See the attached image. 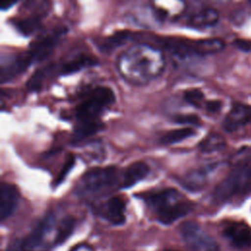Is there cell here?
<instances>
[{"label":"cell","mask_w":251,"mask_h":251,"mask_svg":"<svg viewBox=\"0 0 251 251\" xmlns=\"http://www.w3.org/2000/svg\"><path fill=\"white\" fill-rule=\"evenodd\" d=\"M164 67L162 53L147 45L132 46L118 61L122 75L134 83H143L155 78L163 72Z\"/></svg>","instance_id":"6da1fadb"},{"label":"cell","mask_w":251,"mask_h":251,"mask_svg":"<svg viewBox=\"0 0 251 251\" xmlns=\"http://www.w3.org/2000/svg\"><path fill=\"white\" fill-rule=\"evenodd\" d=\"M149 207L155 213L157 220L170 225L191 211V205L174 188H168L150 195L147 198Z\"/></svg>","instance_id":"7a4b0ae2"},{"label":"cell","mask_w":251,"mask_h":251,"mask_svg":"<svg viewBox=\"0 0 251 251\" xmlns=\"http://www.w3.org/2000/svg\"><path fill=\"white\" fill-rule=\"evenodd\" d=\"M117 176L114 167L93 169L83 175L76 184L75 192L81 197L99 195L115 184Z\"/></svg>","instance_id":"3957f363"},{"label":"cell","mask_w":251,"mask_h":251,"mask_svg":"<svg viewBox=\"0 0 251 251\" xmlns=\"http://www.w3.org/2000/svg\"><path fill=\"white\" fill-rule=\"evenodd\" d=\"M251 194V166L235 169L215 189L214 197L217 201H226L235 196Z\"/></svg>","instance_id":"277c9868"},{"label":"cell","mask_w":251,"mask_h":251,"mask_svg":"<svg viewBox=\"0 0 251 251\" xmlns=\"http://www.w3.org/2000/svg\"><path fill=\"white\" fill-rule=\"evenodd\" d=\"M115 102V95L111 88L96 87L90 95L81 102L75 111L78 121H94L103 110Z\"/></svg>","instance_id":"5b68a950"},{"label":"cell","mask_w":251,"mask_h":251,"mask_svg":"<svg viewBox=\"0 0 251 251\" xmlns=\"http://www.w3.org/2000/svg\"><path fill=\"white\" fill-rule=\"evenodd\" d=\"M54 216L46 215L32 229V231L23 240L12 246L10 251H45L44 244L47 233L51 230L54 224Z\"/></svg>","instance_id":"8992f818"},{"label":"cell","mask_w":251,"mask_h":251,"mask_svg":"<svg viewBox=\"0 0 251 251\" xmlns=\"http://www.w3.org/2000/svg\"><path fill=\"white\" fill-rule=\"evenodd\" d=\"M180 234L191 251H219L216 240L193 222L183 223Z\"/></svg>","instance_id":"52a82bcc"},{"label":"cell","mask_w":251,"mask_h":251,"mask_svg":"<svg viewBox=\"0 0 251 251\" xmlns=\"http://www.w3.org/2000/svg\"><path fill=\"white\" fill-rule=\"evenodd\" d=\"M64 29H56L52 33H49L40 39L34 41L31 45L29 50L27 51L28 56L30 57L32 62L35 61H42L46 59L55 48L57 42L59 41L60 37L64 33Z\"/></svg>","instance_id":"ba28073f"},{"label":"cell","mask_w":251,"mask_h":251,"mask_svg":"<svg viewBox=\"0 0 251 251\" xmlns=\"http://www.w3.org/2000/svg\"><path fill=\"white\" fill-rule=\"evenodd\" d=\"M20 200L18 188L8 182H2L0 187V218L1 221L8 219L16 210Z\"/></svg>","instance_id":"9c48e42d"},{"label":"cell","mask_w":251,"mask_h":251,"mask_svg":"<svg viewBox=\"0 0 251 251\" xmlns=\"http://www.w3.org/2000/svg\"><path fill=\"white\" fill-rule=\"evenodd\" d=\"M32 63L27 52L23 55L13 56L7 58V61H2L1 67V79L2 82L12 79L18 75L25 72L27 67Z\"/></svg>","instance_id":"30bf717a"},{"label":"cell","mask_w":251,"mask_h":251,"mask_svg":"<svg viewBox=\"0 0 251 251\" xmlns=\"http://www.w3.org/2000/svg\"><path fill=\"white\" fill-rule=\"evenodd\" d=\"M226 239L235 247L251 246V227L242 223H232L224 229Z\"/></svg>","instance_id":"8fae6325"},{"label":"cell","mask_w":251,"mask_h":251,"mask_svg":"<svg viewBox=\"0 0 251 251\" xmlns=\"http://www.w3.org/2000/svg\"><path fill=\"white\" fill-rule=\"evenodd\" d=\"M250 109L242 104H235L224 120V127L226 131H235L244 126L250 120Z\"/></svg>","instance_id":"7c38bea8"},{"label":"cell","mask_w":251,"mask_h":251,"mask_svg":"<svg viewBox=\"0 0 251 251\" xmlns=\"http://www.w3.org/2000/svg\"><path fill=\"white\" fill-rule=\"evenodd\" d=\"M185 47L187 54H198V55H207L217 53L224 49L225 43L218 38L203 39L197 41L185 40Z\"/></svg>","instance_id":"4fadbf2b"},{"label":"cell","mask_w":251,"mask_h":251,"mask_svg":"<svg viewBox=\"0 0 251 251\" xmlns=\"http://www.w3.org/2000/svg\"><path fill=\"white\" fill-rule=\"evenodd\" d=\"M125 202L118 196L111 197L103 208L104 217L113 225H123L126 221Z\"/></svg>","instance_id":"5bb4252c"},{"label":"cell","mask_w":251,"mask_h":251,"mask_svg":"<svg viewBox=\"0 0 251 251\" xmlns=\"http://www.w3.org/2000/svg\"><path fill=\"white\" fill-rule=\"evenodd\" d=\"M148 173L149 167L144 162H135L129 165L125 171L121 178L120 186L122 188L130 187L143 179L148 175Z\"/></svg>","instance_id":"9a60e30c"},{"label":"cell","mask_w":251,"mask_h":251,"mask_svg":"<svg viewBox=\"0 0 251 251\" xmlns=\"http://www.w3.org/2000/svg\"><path fill=\"white\" fill-rule=\"evenodd\" d=\"M219 21V13L212 8H205L195 13L188 24L192 27L203 28L215 25Z\"/></svg>","instance_id":"2e32d148"},{"label":"cell","mask_w":251,"mask_h":251,"mask_svg":"<svg viewBox=\"0 0 251 251\" xmlns=\"http://www.w3.org/2000/svg\"><path fill=\"white\" fill-rule=\"evenodd\" d=\"M80 124L75 127L73 135H72V141L76 143L84 140L85 138L95 134L97 131H99L103 125L99 123L97 120L94 121H79Z\"/></svg>","instance_id":"e0dca14e"},{"label":"cell","mask_w":251,"mask_h":251,"mask_svg":"<svg viewBox=\"0 0 251 251\" xmlns=\"http://www.w3.org/2000/svg\"><path fill=\"white\" fill-rule=\"evenodd\" d=\"M96 64V60L91 57H85V56H80L75 59H73L69 62H67L61 69V74L62 75H71L75 72H78L84 68L91 67Z\"/></svg>","instance_id":"ac0fdd59"},{"label":"cell","mask_w":251,"mask_h":251,"mask_svg":"<svg viewBox=\"0 0 251 251\" xmlns=\"http://www.w3.org/2000/svg\"><path fill=\"white\" fill-rule=\"evenodd\" d=\"M75 226V219L72 216H68L62 220L60 225L58 226L57 232L54 239L55 245H60L64 243L68 237L73 233Z\"/></svg>","instance_id":"d6986e66"},{"label":"cell","mask_w":251,"mask_h":251,"mask_svg":"<svg viewBox=\"0 0 251 251\" xmlns=\"http://www.w3.org/2000/svg\"><path fill=\"white\" fill-rule=\"evenodd\" d=\"M212 169H202L190 173L184 179V186L190 190H198L205 185L207 176Z\"/></svg>","instance_id":"ffe728a7"},{"label":"cell","mask_w":251,"mask_h":251,"mask_svg":"<svg viewBox=\"0 0 251 251\" xmlns=\"http://www.w3.org/2000/svg\"><path fill=\"white\" fill-rule=\"evenodd\" d=\"M194 133L195 131L191 127H183L170 130L161 137V143L164 145L175 144L192 136Z\"/></svg>","instance_id":"44dd1931"},{"label":"cell","mask_w":251,"mask_h":251,"mask_svg":"<svg viewBox=\"0 0 251 251\" xmlns=\"http://www.w3.org/2000/svg\"><path fill=\"white\" fill-rule=\"evenodd\" d=\"M225 146H226L225 139L220 134H217V133L209 134L199 144L201 151L205 152V153L220 151V150L224 149Z\"/></svg>","instance_id":"7402d4cb"},{"label":"cell","mask_w":251,"mask_h":251,"mask_svg":"<svg viewBox=\"0 0 251 251\" xmlns=\"http://www.w3.org/2000/svg\"><path fill=\"white\" fill-rule=\"evenodd\" d=\"M129 35H130V33L127 30L117 31L102 41L101 49L104 51H111V50L115 49L116 47H119V46L125 44L127 41Z\"/></svg>","instance_id":"603a6c76"},{"label":"cell","mask_w":251,"mask_h":251,"mask_svg":"<svg viewBox=\"0 0 251 251\" xmlns=\"http://www.w3.org/2000/svg\"><path fill=\"white\" fill-rule=\"evenodd\" d=\"M24 8L30 14V17L40 19L48 13L49 1L48 0H25Z\"/></svg>","instance_id":"cb8c5ba5"},{"label":"cell","mask_w":251,"mask_h":251,"mask_svg":"<svg viewBox=\"0 0 251 251\" xmlns=\"http://www.w3.org/2000/svg\"><path fill=\"white\" fill-rule=\"evenodd\" d=\"M16 28L24 35H30L40 27V19L35 17H27L21 19L15 23Z\"/></svg>","instance_id":"d4e9b609"},{"label":"cell","mask_w":251,"mask_h":251,"mask_svg":"<svg viewBox=\"0 0 251 251\" xmlns=\"http://www.w3.org/2000/svg\"><path fill=\"white\" fill-rule=\"evenodd\" d=\"M47 70L46 69H40V70H37L31 76L30 78L28 79L27 83H26V87L29 91H38L41 89L42 87V83H43V80H44V77H45V71Z\"/></svg>","instance_id":"484cf974"},{"label":"cell","mask_w":251,"mask_h":251,"mask_svg":"<svg viewBox=\"0 0 251 251\" xmlns=\"http://www.w3.org/2000/svg\"><path fill=\"white\" fill-rule=\"evenodd\" d=\"M184 100L194 107H200L204 100V94L200 89L192 88L185 91Z\"/></svg>","instance_id":"4316f807"},{"label":"cell","mask_w":251,"mask_h":251,"mask_svg":"<svg viewBox=\"0 0 251 251\" xmlns=\"http://www.w3.org/2000/svg\"><path fill=\"white\" fill-rule=\"evenodd\" d=\"M75 161V156H74L73 154H70V155L67 157V159H66V161H65V163H64V165H63V167H62V170H61V172L59 173V175H58V176H57V178H56V180H55L56 185L60 184V183L65 179V177L67 176V175L69 174V172H70V171L72 170V168L74 167Z\"/></svg>","instance_id":"83f0119b"},{"label":"cell","mask_w":251,"mask_h":251,"mask_svg":"<svg viewBox=\"0 0 251 251\" xmlns=\"http://www.w3.org/2000/svg\"><path fill=\"white\" fill-rule=\"evenodd\" d=\"M176 123L178 124H184V125H199L200 120L195 115H178L174 118Z\"/></svg>","instance_id":"f1b7e54d"},{"label":"cell","mask_w":251,"mask_h":251,"mask_svg":"<svg viewBox=\"0 0 251 251\" xmlns=\"http://www.w3.org/2000/svg\"><path fill=\"white\" fill-rule=\"evenodd\" d=\"M234 46L238 48L239 50L242 51H250L251 50V40H246V39H236L233 42Z\"/></svg>","instance_id":"f546056e"},{"label":"cell","mask_w":251,"mask_h":251,"mask_svg":"<svg viewBox=\"0 0 251 251\" xmlns=\"http://www.w3.org/2000/svg\"><path fill=\"white\" fill-rule=\"evenodd\" d=\"M221 107H222V103L221 101H218V100H212L206 103V109L211 113H216L220 111Z\"/></svg>","instance_id":"4dcf8cb0"},{"label":"cell","mask_w":251,"mask_h":251,"mask_svg":"<svg viewBox=\"0 0 251 251\" xmlns=\"http://www.w3.org/2000/svg\"><path fill=\"white\" fill-rule=\"evenodd\" d=\"M16 0H0V6L2 9H8L11 7Z\"/></svg>","instance_id":"1f68e13d"},{"label":"cell","mask_w":251,"mask_h":251,"mask_svg":"<svg viewBox=\"0 0 251 251\" xmlns=\"http://www.w3.org/2000/svg\"><path fill=\"white\" fill-rule=\"evenodd\" d=\"M166 251H176V250H166Z\"/></svg>","instance_id":"d6a6232c"},{"label":"cell","mask_w":251,"mask_h":251,"mask_svg":"<svg viewBox=\"0 0 251 251\" xmlns=\"http://www.w3.org/2000/svg\"><path fill=\"white\" fill-rule=\"evenodd\" d=\"M249 1H250V2H251V0H249Z\"/></svg>","instance_id":"836d02e7"}]
</instances>
